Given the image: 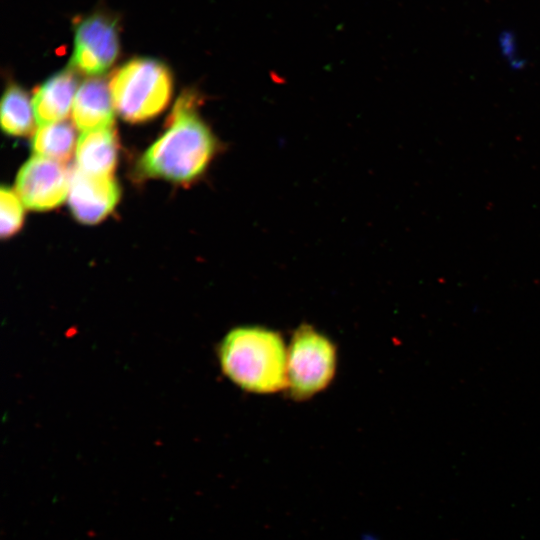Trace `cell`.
<instances>
[{
  "label": "cell",
  "instance_id": "8fae6325",
  "mask_svg": "<svg viewBox=\"0 0 540 540\" xmlns=\"http://www.w3.org/2000/svg\"><path fill=\"white\" fill-rule=\"evenodd\" d=\"M75 130L66 121L41 125L32 139L36 156L64 163L71 158L75 147Z\"/></svg>",
  "mask_w": 540,
  "mask_h": 540
},
{
  "label": "cell",
  "instance_id": "8992f818",
  "mask_svg": "<svg viewBox=\"0 0 540 540\" xmlns=\"http://www.w3.org/2000/svg\"><path fill=\"white\" fill-rule=\"evenodd\" d=\"M70 175L62 163L35 155L18 172V196L31 210L53 209L68 196Z\"/></svg>",
  "mask_w": 540,
  "mask_h": 540
},
{
  "label": "cell",
  "instance_id": "52a82bcc",
  "mask_svg": "<svg viewBox=\"0 0 540 540\" xmlns=\"http://www.w3.org/2000/svg\"><path fill=\"white\" fill-rule=\"evenodd\" d=\"M120 197L112 176H96L77 167L70 175L68 202L74 217L85 224H95L105 218Z\"/></svg>",
  "mask_w": 540,
  "mask_h": 540
},
{
  "label": "cell",
  "instance_id": "4fadbf2b",
  "mask_svg": "<svg viewBox=\"0 0 540 540\" xmlns=\"http://www.w3.org/2000/svg\"><path fill=\"white\" fill-rule=\"evenodd\" d=\"M20 197L10 188L2 187L0 191L1 237L10 238L23 224V207Z\"/></svg>",
  "mask_w": 540,
  "mask_h": 540
},
{
  "label": "cell",
  "instance_id": "5b68a950",
  "mask_svg": "<svg viewBox=\"0 0 540 540\" xmlns=\"http://www.w3.org/2000/svg\"><path fill=\"white\" fill-rule=\"evenodd\" d=\"M73 43L72 68L88 76H100L119 55L118 22L109 14L92 13L76 24Z\"/></svg>",
  "mask_w": 540,
  "mask_h": 540
},
{
  "label": "cell",
  "instance_id": "277c9868",
  "mask_svg": "<svg viewBox=\"0 0 540 540\" xmlns=\"http://www.w3.org/2000/svg\"><path fill=\"white\" fill-rule=\"evenodd\" d=\"M332 342L310 326H301L287 350V386L293 397L305 399L324 389L335 373Z\"/></svg>",
  "mask_w": 540,
  "mask_h": 540
},
{
  "label": "cell",
  "instance_id": "9c48e42d",
  "mask_svg": "<svg viewBox=\"0 0 540 540\" xmlns=\"http://www.w3.org/2000/svg\"><path fill=\"white\" fill-rule=\"evenodd\" d=\"M73 68L64 69L46 80L33 97V109L39 125L63 121L73 107L77 93Z\"/></svg>",
  "mask_w": 540,
  "mask_h": 540
},
{
  "label": "cell",
  "instance_id": "30bf717a",
  "mask_svg": "<svg viewBox=\"0 0 540 540\" xmlns=\"http://www.w3.org/2000/svg\"><path fill=\"white\" fill-rule=\"evenodd\" d=\"M118 142L112 129L83 132L76 143L77 168L96 176H112L117 163Z\"/></svg>",
  "mask_w": 540,
  "mask_h": 540
},
{
  "label": "cell",
  "instance_id": "3957f363",
  "mask_svg": "<svg viewBox=\"0 0 540 540\" xmlns=\"http://www.w3.org/2000/svg\"><path fill=\"white\" fill-rule=\"evenodd\" d=\"M109 87L120 116L139 123L165 109L172 94V76L158 60L134 58L114 72Z\"/></svg>",
  "mask_w": 540,
  "mask_h": 540
},
{
  "label": "cell",
  "instance_id": "ba28073f",
  "mask_svg": "<svg viewBox=\"0 0 540 540\" xmlns=\"http://www.w3.org/2000/svg\"><path fill=\"white\" fill-rule=\"evenodd\" d=\"M114 104L109 84L101 78L85 80L78 88L72 107L77 129L86 132L112 127Z\"/></svg>",
  "mask_w": 540,
  "mask_h": 540
},
{
  "label": "cell",
  "instance_id": "7c38bea8",
  "mask_svg": "<svg viewBox=\"0 0 540 540\" xmlns=\"http://www.w3.org/2000/svg\"><path fill=\"white\" fill-rule=\"evenodd\" d=\"M27 93L18 85H9L1 102V125L12 136H26L33 129L34 117Z\"/></svg>",
  "mask_w": 540,
  "mask_h": 540
},
{
  "label": "cell",
  "instance_id": "6da1fadb",
  "mask_svg": "<svg viewBox=\"0 0 540 540\" xmlns=\"http://www.w3.org/2000/svg\"><path fill=\"white\" fill-rule=\"evenodd\" d=\"M197 100L192 93H183L178 98L166 131L140 160L143 174L187 182L208 167L218 145L212 131L197 114Z\"/></svg>",
  "mask_w": 540,
  "mask_h": 540
},
{
  "label": "cell",
  "instance_id": "7a4b0ae2",
  "mask_svg": "<svg viewBox=\"0 0 540 540\" xmlns=\"http://www.w3.org/2000/svg\"><path fill=\"white\" fill-rule=\"evenodd\" d=\"M218 358L223 373L244 390L272 393L287 386V351L274 331L235 328L220 343Z\"/></svg>",
  "mask_w": 540,
  "mask_h": 540
}]
</instances>
